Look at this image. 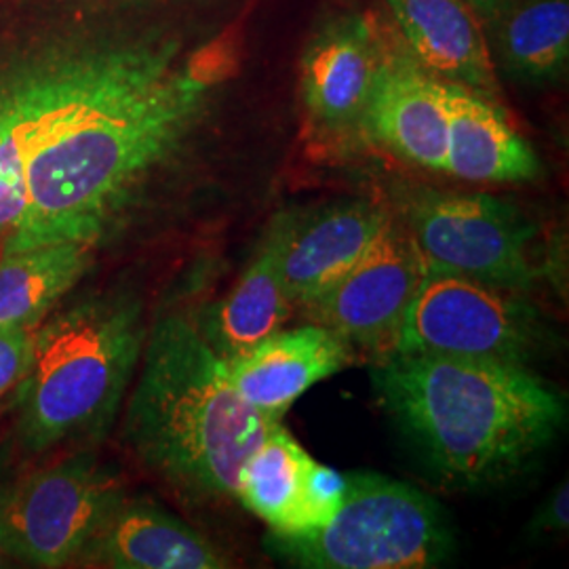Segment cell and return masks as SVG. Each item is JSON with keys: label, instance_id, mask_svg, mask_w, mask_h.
<instances>
[{"label": "cell", "instance_id": "obj_1", "mask_svg": "<svg viewBox=\"0 0 569 569\" xmlns=\"http://www.w3.org/2000/svg\"><path fill=\"white\" fill-rule=\"evenodd\" d=\"M224 70V51L188 53L176 39L106 41L26 164V209L2 256L117 241L203 124Z\"/></svg>", "mask_w": 569, "mask_h": 569}, {"label": "cell", "instance_id": "obj_2", "mask_svg": "<svg viewBox=\"0 0 569 569\" xmlns=\"http://www.w3.org/2000/svg\"><path fill=\"white\" fill-rule=\"evenodd\" d=\"M371 382L428 467L456 488L526 470L568 418L563 395L523 366L390 352Z\"/></svg>", "mask_w": 569, "mask_h": 569}, {"label": "cell", "instance_id": "obj_3", "mask_svg": "<svg viewBox=\"0 0 569 569\" xmlns=\"http://www.w3.org/2000/svg\"><path fill=\"white\" fill-rule=\"evenodd\" d=\"M138 367L127 446L190 502L237 500L241 468L281 420L244 403L201 326L180 312L148 329Z\"/></svg>", "mask_w": 569, "mask_h": 569}, {"label": "cell", "instance_id": "obj_4", "mask_svg": "<svg viewBox=\"0 0 569 569\" xmlns=\"http://www.w3.org/2000/svg\"><path fill=\"white\" fill-rule=\"evenodd\" d=\"M18 385L23 448L42 453L112 427L138 371L148 329L131 291H98L47 315Z\"/></svg>", "mask_w": 569, "mask_h": 569}, {"label": "cell", "instance_id": "obj_5", "mask_svg": "<svg viewBox=\"0 0 569 569\" xmlns=\"http://www.w3.org/2000/svg\"><path fill=\"white\" fill-rule=\"evenodd\" d=\"M345 477L342 507L326 528L272 531L266 538L272 557L310 569H425L443 563L451 533L430 496L376 472Z\"/></svg>", "mask_w": 569, "mask_h": 569}, {"label": "cell", "instance_id": "obj_6", "mask_svg": "<svg viewBox=\"0 0 569 569\" xmlns=\"http://www.w3.org/2000/svg\"><path fill=\"white\" fill-rule=\"evenodd\" d=\"M549 340L540 315L510 289L428 270L392 352L528 367Z\"/></svg>", "mask_w": 569, "mask_h": 569}, {"label": "cell", "instance_id": "obj_7", "mask_svg": "<svg viewBox=\"0 0 569 569\" xmlns=\"http://www.w3.org/2000/svg\"><path fill=\"white\" fill-rule=\"evenodd\" d=\"M428 270L462 274L502 289H526L533 281L529 244L536 228L509 201L491 194L420 192L407 226Z\"/></svg>", "mask_w": 569, "mask_h": 569}, {"label": "cell", "instance_id": "obj_8", "mask_svg": "<svg viewBox=\"0 0 569 569\" xmlns=\"http://www.w3.org/2000/svg\"><path fill=\"white\" fill-rule=\"evenodd\" d=\"M119 498L117 479L93 456L42 468L7 493L9 557L34 568L74 563Z\"/></svg>", "mask_w": 569, "mask_h": 569}, {"label": "cell", "instance_id": "obj_9", "mask_svg": "<svg viewBox=\"0 0 569 569\" xmlns=\"http://www.w3.org/2000/svg\"><path fill=\"white\" fill-rule=\"evenodd\" d=\"M427 272L411 230L390 218L363 256L302 308L310 323L329 327L352 348L361 346L380 359L395 350L407 308Z\"/></svg>", "mask_w": 569, "mask_h": 569}, {"label": "cell", "instance_id": "obj_10", "mask_svg": "<svg viewBox=\"0 0 569 569\" xmlns=\"http://www.w3.org/2000/svg\"><path fill=\"white\" fill-rule=\"evenodd\" d=\"M103 42H66L30 56L13 114L0 138L2 237L18 226L26 209V164L100 60Z\"/></svg>", "mask_w": 569, "mask_h": 569}, {"label": "cell", "instance_id": "obj_11", "mask_svg": "<svg viewBox=\"0 0 569 569\" xmlns=\"http://www.w3.org/2000/svg\"><path fill=\"white\" fill-rule=\"evenodd\" d=\"M363 127L376 142L407 163L446 169L448 100L446 81L430 74L411 53L385 51Z\"/></svg>", "mask_w": 569, "mask_h": 569}, {"label": "cell", "instance_id": "obj_12", "mask_svg": "<svg viewBox=\"0 0 569 569\" xmlns=\"http://www.w3.org/2000/svg\"><path fill=\"white\" fill-rule=\"evenodd\" d=\"M281 218V279L293 306L326 293L355 264L390 216L369 201L333 204L308 216Z\"/></svg>", "mask_w": 569, "mask_h": 569}, {"label": "cell", "instance_id": "obj_13", "mask_svg": "<svg viewBox=\"0 0 569 569\" xmlns=\"http://www.w3.org/2000/svg\"><path fill=\"white\" fill-rule=\"evenodd\" d=\"M355 348L329 327L279 329L239 359L226 361L234 390L244 403L272 420H283L308 388L352 363Z\"/></svg>", "mask_w": 569, "mask_h": 569}, {"label": "cell", "instance_id": "obj_14", "mask_svg": "<svg viewBox=\"0 0 569 569\" xmlns=\"http://www.w3.org/2000/svg\"><path fill=\"white\" fill-rule=\"evenodd\" d=\"M387 47L361 16L329 23L306 49L302 100L315 121L340 129L361 122Z\"/></svg>", "mask_w": 569, "mask_h": 569}, {"label": "cell", "instance_id": "obj_15", "mask_svg": "<svg viewBox=\"0 0 569 569\" xmlns=\"http://www.w3.org/2000/svg\"><path fill=\"white\" fill-rule=\"evenodd\" d=\"M114 569H222L230 563L204 536L163 509L122 500L108 510L79 559Z\"/></svg>", "mask_w": 569, "mask_h": 569}, {"label": "cell", "instance_id": "obj_16", "mask_svg": "<svg viewBox=\"0 0 569 569\" xmlns=\"http://www.w3.org/2000/svg\"><path fill=\"white\" fill-rule=\"evenodd\" d=\"M409 53L441 81L491 96L488 41L465 0H387Z\"/></svg>", "mask_w": 569, "mask_h": 569}, {"label": "cell", "instance_id": "obj_17", "mask_svg": "<svg viewBox=\"0 0 569 569\" xmlns=\"http://www.w3.org/2000/svg\"><path fill=\"white\" fill-rule=\"evenodd\" d=\"M446 173L467 182H526L538 176L536 152L479 93L446 82Z\"/></svg>", "mask_w": 569, "mask_h": 569}, {"label": "cell", "instance_id": "obj_18", "mask_svg": "<svg viewBox=\"0 0 569 569\" xmlns=\"http://www.w3.org/2000/svg\"><path fill=\"white\" fill-rule=\"evenodd\" d=\"M281 218H277L241 279L201 326L207 342L224 361L243 357L283 329L293 310L281 279Z\"/></svg>", "mask_w": 569, "mask_h": 569}, {"label": "cell", "instance_id": "obj_19", "mask_svg": "<svg viewBox=\"0 0 569 569\" xmlns=\"http://www.w3.org/2000/svg\"><path fill=\"white\" fill-rule=\"evenodd\" d=\"M96 249L79 241L39 244L0 260V327H34L81 283Z\"/></svg>", "mask_w": 569, "mask_h": 569}, {"label": "cell", "instance_id": "obj_20", "mask_svg": "<svg viewBox=\"0 0 569 569\" xmlns=\"http://www.w3.org/2000/svg\"><path fill=\"white\" fill-rule=\"evenodd\" d=\"M315 462L283 425H277L241 468L237 500L277 533H305L308 479Z\"/></svg>", "mask_w": 569, "mask_h": 569}, {"label": "cell", "instance_id": "obj_21", "mask_svg": "<svg viewBox=\"0 0 569 569\" xmlns=\"http://www.w3.org/2000/svg\"><path fill=\"white\" fill-rule=\"evenodd\" d=\"M498 49L512 74L549 81L563 72L569 56L568 0H528L502 23Z\"/></svg>", "mask_w": 569, "mask_h": 569}, {"label": "cell", "instance_id": "obj_22", "mask_svg": "<svg viewBox=\"0 0 569 569\" xmlns=\"http://www.w3.org/2000/svg\"><path fill=\"white\" fill-rule=\"evenodd\" d=\"M34 327H0V397L20 385L32 355Z\"/></svg>", "mask_w": 569, "mask_h": 569}, {"label": "cell", "instance_id": "obj_23", "mask_svg": "<svg viewBox=\"0 0 569 569\" xmlns=\"http://www.w3.org/2000/svg\"><path fill=\"white\" fill-rule=\"evenodd\" d=\"M28 61L30 56H18L16 60L0 61V138L13 114V106H16L23 74L28 70Z\"/></svg>", "mask_w": 569, "mask_h": 569}, {"label": "cell", "instance_id": "obj_24", "mask_svg": "<svg viewBox=\"0 0 569 569\" xmlns=\"http://www.w3.org/2000/svg\"><path fill=\"white\" fill-rule=\"evenodd\" d=\"M569 491L568 481L559 483L555 491L550 493L549 500L538 509L533 521H531V531L538 533H555V531H566L569 519Z\"/></svg>", "mask_w": 569, "mask_h": 569}, {"label": "cell", "instance_id": "obj_25", "mask_svg": "<svg viewBox=\"0 0 569 569\" xmlns=\"http://www.w3.org/2000/svg\"><path fill=\"white\" fill-rule=\"evenodd\" d=\"M465 2L472 9V13H481L486 18L498 13L507 4V0H465Z\"/></svg>", "mask_w": 569, "mask_h": 569}, {"label": "cell", "instance_id": "obj_26", "mask_svg": "<svg viewBox=\"0 0 569 569\" xmlns=\"http://www.w3.org/2000/svg\"><path fill=\"white\" fill-rule=\"evenodd\" d=\"M9 488L0 483V566H4V559L9 557L7 552V542H4V502H7Z\"/></svg>", "mask_w": 569, "mask_h": 569}]
</instances>
